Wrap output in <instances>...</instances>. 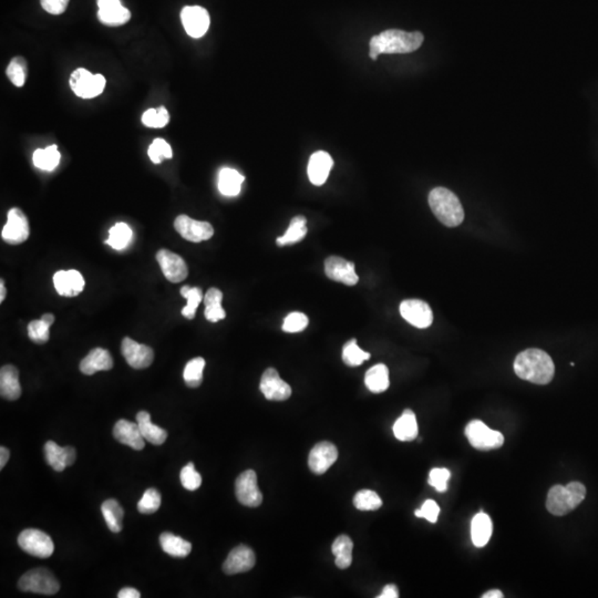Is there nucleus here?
<instances>
[{"instance_id": "25", "label": "nucleus", "mask_w": 598, "mask_h": 598, "mask_svg": "<svg viewBox=\"0 0 598 598\" xmlns=\"http://www.w3.org/2000/svg\"><path fill=\"white\" fill-rule=\"evenodd\" d=\"M80 371L83 375L92 376L98 371H108L114 368V359L110 353L103 348H94L88 356L81 360Z\"/></svg>"}, {"instance_id": "33", "label": "nucleus", "mask_w": 598, "mask_h": 598, "mask_svg": "<svg viewBox=\"0 0 598 598\" xmlns=\"http://www.w3.org/2000/svg\"><path fill=\"white\" fill-rule=\"evenodd\" d=\"M223 292L218 288H210L204 297L205 318L211 323H218L227 317V313L222 307Z\"/></svg>"}, {"instance_id": "16", "label": "nucleus", "mask_w": 598, "mask_h": 598, "mask_svg": "<svg viewBox=\"0 0 598 598\" xmlns=\"http://www.w3.org/2000/svg\"><path fill=\"white\" fill-rule=\"evenodd\" d=\"M121 353L129 366L134 369H146L155 360V351L151 347L139 344L129 337L122 340Z\"/></svg>"}, {"instance_id": "19", "label": "nucleus", "mask_w": 598, "mask_h": 598, "mask_svg": "<svg viewBox=\"0 0 598 598\" xmlns=\"http://www.w3.org/2000/svg\"><path fill=\"white\" fill-rule=\"evenodd\" d=\"M97 3L98 18L103 25L119 27L131 19V12L121 5L120 0H97Z\"/></svg>"}, {"instance_id": "52", "label": "nucleus", "mask_w": 598, "mask_h": 598, "mask_svg": "<svg viewBox=\"0 0 598 598\" xmlns=\"http://www.w3.org/2000/svg\"><path fill=\"white\" fill-rule=\"evenodd\" d=\"M70 0H40L42 8L51 15L64 14L68 8Z\"/></svg>"}, {"instance_id": "44", "label": "nucleus", "mask_w": 598, "mask_h": 598, "mask_svg": "<svg viewBox=\"0 0 598 598\" xmlns=\"http://www.w3.org/2000/svg\"><path fill=\"white\" fill-rule=\"evenodd\" d=\"M161 501V494L157 489H148L139 501L138 511L141 514H153L160 509Z\"/></svg>"}, {"instance_id": "3", "label": "nucleus", "mask_w": 598, "mask_h": 598, "mask_svg": "<svg viewBox=\"0 0 598 598\" xmlns=\"http://www.w3.org/2000/svg\"><path fill=\"white\" fill-rule=\"evenodd\" d=\"M429 205L439 221L448 227H459L464 220L460 200L446 188H436L429 194Z\"/></svg>"}, {"instance_id": "34", "label": "nucleus", "mask_w": 598, "mask_h": 598, "mask_svg": "<svg viewBox=\"0 0 598 598\" xmlns=\"http://www.w3.org/2000/svg\"><path fill=\"white\" fill-rule=\"evenodd\" d=\"M353 543L351 538L347 535H340L334 540L331 546V552L336 556L337 568L340 570H346L353 563Z\"/></svg>"}, {"instance_id": "38", "label": "nucleus", "mask_w": 598, "mask_h": 598, "mask_svg": "<svg viewBox=\"0 0 598 598\" xmlns=\"http://www.w3.org/2000/svg\"><path fill=\"white\" fill-rule=\"evenodd\" d=\"M205 368V360L202 357L192 359L188 361L184 368L183 372V378H184L186 386L190 388H197L201 386L203 381V371Z\"/></svg>"}, {"instance_id": "2", "label": "nucleus", "mask_w": 598, "mask_h": 598, "mask_svg": "<svg viewBox=\"0 0 598 598\" xmlns=\"http://www.w3.org/2000/svg\"><path fill=\"white\" fill-rule=\"evenodd\" d=\"M514 371L523 380L547 385L554 378L555 366L549 353L540 349H527L516 357Z\"/></svg>"}, {"instance_id": "45", "label": "nucleus", "mask_w": 598, "mask_h": 598, "mask_svg": "<svg viewBox=\"0 0 598 598\" xmlns=\"http://www.w3.org/2000/svg\"><path fill=\"white\" fill-rule=\"evenodd\" d=\"M168 121H170V114H168L166 107H160V108L157 109H149L142 116V123L148 127L160 129V127H166Z\"/></svg>"}, {"instance_id": "46", "label": "nucleus", "mask_w": 598, "mask_h": 598, "mask_svg": "<svg viewBox=\"0 0 598 598\" xmlns=\"http://www.w3.org/2000/svg\"><path fill=\"white\" fill-rule=\"evenodd\" d=\"M50 326L44 320H33L28 325V336L37 345H44L50 338Z\"/></svg>"}, {"instance_id": "49", "label": "nucleus", "mask_w": 598, "mask_h": 598, "mask_svg": "<svg viewBox=\"0 0 598 598\" xmlns=\"http://www.w3.org/2000/svg\"><path fill=\"white\" fill-rule=\"evenodd\" d=\"M179 479L182 483L183 488L188 491H195L201 486L202 477L199 472L196 471L195 466L192 462L186 464V466L181 470L179 473Z\"/></svg>"}, {"instance_id": "15", "label": "nucleus", "mask_w": 598, "mask_h": 598, "mask_svg": "<svg viewBox=\"0 0 598 598\" xmlns=\"http://www.w3.org/2000/svg\"><path fill=\"white\" fill-rule=\"evenodd\" d=\"M259 389L265 398L270 401H285L292 396V388L285 382L274 368L265 370L261 378Z\"/></svg>"}, {"instance_id": "9", "label": "nucleus", "mask_w": 598, "mask_h": 598, "mask_svg": "<svg viewBox=\"0 0 598 598\" xmlns=\"http://www.w3.org/2000/svg\"><path fill=\"white\" fill-rule=\"evenodd\" d=\"M8 220L3 227L1 238L9 245H19L26 242L30 234V227L27 216L20 209L9 210Z\"/></svg>"}, {"instance_id": "14", "label": "nucleus", "mask_w": 598, "mask_h": 598, "mask_svg": "<svg viewBox=\"0 0 598 598\" xmlns=\"http://www.w3.org/2000/svg\"><path fill=\"white\" fill-rule=\"evenodd\" d=\"M157 261L168 281L177 284L188 277V265L177 254L168 249H160L157 253Z\"/></svg>"}, {"instance_id": "20", "label": "nucleus", "mask_w": 598, "mask_h": 598, "mask_svg": "<svg viewBox=\"0 0 598 598\" xmlns=\"http://www.w3.org/2000/svg\"><path fill=\"white\" fill-rule=\"evenodd\" d=\"M255 563H256V559L253 549L246 545H238L231 551L224 562L223 571L227 575L246 573L251 571L255 566Z\"/></svg>"}, {"instance_id": "4", "label": "nucleus", "mask_w": 598, "mask_h": 598, "mask_svg": "<svg viewBox=\"0 0 598 598\" xmlns=\"http://www.w3.org/2000/svg\"><path fill=\"white\" fill-rule=\"evenodd\" d=\"M585 496L586 488L582 483L571 482L566 486L554 485L547 493L546 509L553 516H566L584 501Z\"/></svg>"}, {"instance_id": "54", "label": "nucleus", "mask_w": 598, "mask_h": 598, "mask_svg": "<svg viewBox=\"0 0 598 598\" xmlns=\"http://www.w3.org/2000/svg\"><path fill=\"white\" fill-rule=\"evenodd\" d=\"M119 598H139L141 597L140 592L132 588H124L118 594Z\"/></svg>"}, {"instance_id": "6", "label": "nucleus", "mask_w": 598, "mask_h": 598, "mask_svg": "<svg viewBox=\"0 0 598 598\" xmlns=\"http://www.w3.org/2000/svg\"><path fill=\"white\" fill-rule=\"evenodd\" d=\"M466 436L472 447L480 451L499 449L504 443V437L501 432L492 430L480 420H473L466 425Z\"/></svg>"}, {"instance_id": "51", "label": "nucleus", "mask_w": 598, "mask_h": 598, "mask_svg": "<svg viewBox=\"0 0 598 598\" xmlns=\"http://www.w3.org/2000/svg\"><path fill=\"white\" fill-rule=\"evenodd\" d=\"M439 514H440V507L437 504V502L433 501V500H427L422 504L421 509L414 512V516L416 518H425L430 523H436L438 521Z\"/></svg>"}, {"instance_id": "37", "label": "nucleus", "mask_w": 598, "mask_h": 598, "mask_svg": "<svg viewBox=\"0 0 598 598\" xmlns=\"http://www.w3.org/2000/svg\"><path fill=\"white\" fill-rule=\"evenodd\" d=\"M60 157L58 146L53 144V146H47L46 149L36 150L33 155V164L40 170L53 171L59 166Z\"/></svg>"}, {"instance_id": "24", "label": "nucleus", "mask_w": 598, "mask_h": 598, "mask_svg": "<svg viewBox=\"0 0 598 598\" xmlns=\"http://www.w3.org/2000/svg\"><path fill=\"white\" fill-rule=\"evenodd\" d=\"M114 437L116 441L138 451L146 447V440L141 434L138 423L127 420L122 419L116 422L114 428Z\"/></svg>"}, {"instance_id": "32", "label": "nucleus", "mask_w": 598, "mask_h": 598, "mask_svg": "<svg viewBox=\"0 0 598 598\" xmlns=\"http://www.w3.org/2000/svg\"><path fill=\"white\" fill-rule=\"evenodd\" d=\"M160 544L161 547H162L163 551L166 552V554L173 557H179V559L188 556L192 551V544L190 542L170 532H164L161 534Z\"/></svg>"}, {"instance_id": "42", "label": "nucleus", "mask_w": 598, "mask_h": 598, "mask_svg": "<svg viewBox=\"0 0 598 598\" xmlns=\"http://www.w3.org/2000/svg\"><path fill=\"white\" fill-rule=\"evenodd\" d=\"M6 75L14 86L18 88L25 86L26 79H27V62L25 59L22 57H15L11 59L6 70Z\"/></svg>"}, {"instance_id": "43", "label": "nucleus", "mask_w": 598, "mask_h": 598, "mask_svg": "<svg viewBox=\"0 0 598 598\" xmlns=\"http://www.w3.org/2000/svg\"><path fill=\"white\" fill-rule=\"evenodd\" d=\"M353 504L360 511H376L382 507V500L375 491L361 490L353 498Z\"/></svg>"}, {"instance_id": "17", "label": "nucleus", "mask_w": 598, "mask_h": 598, "mask_svg": "<svg viewBox=\"0 0 598 598\" xmlns=\"http://www.w3.org/2000/svg\"><path fill=\"white\" fill-rule=\"evenodd\" d=\"M325 273L331 281L347 286H355L359 281L355 264L340 256H331L326 259Z\"/></svg>"}, {"instance_id": "18", "label": "nucleus", "mask_w": 598, "mask_h": 598, "mask_svg": "<svg viewBox=\"0 0 598 598\" xmlns=\"http://www.w3.org/2000/svg\"><path fill=\"white\" fill-rule=\"evenodd\" d=\"M338 459L335 444L323 441L316 444L309 453L308 466L315 475H324Z\"/></svg>"}, {"instance_id": "50", "label": "nucleus", "mask_w": 598, "mask_h": 598, "mask_svg": "<svg viewBox=\"0 0 598 598\" xmlns=\"http://www.w3.org/2000/svg\"><path fill=\"white\" fill-rule=\"evenodd\" d=\"M451 477V472L443 468H436L430 471L429 475V484L436 489L440 493H443L448 490V481Z\"/></svg>"}, {"instance_id": "1", "label": "nucleus", "mask_w": 598, "mask_h": 598, "mask_svg": "<svg viewBox=\"0 0 598 598\" xmlns=\"http://www.w3.org/2000/svg\"><path fill=\"white\" fill-rule=\"evenodd\" d=\"M425 37L419 31L407 33L399 29H389L377 36L372 37L369 42V57L377 60L382 53H410L421 47Z\"/></svg>"}, {"instance_id": "39", "label": "nucleus", "mask_w": 598, "mask_h": 598, "mask_svg": "<svg viewBox=\"0 0 598 598\" xmlns=\"http://www.w3.org/2000/svg\"><path fill=\"white\" fill-rule=\"evenodd\" d=\"M109 234L110 235L108 240H105V244H108L116 251L127 247L132 238V231L125 223H116L114 227H111Z\"/></svg>"}, {"instance_id": "30", "label": "nucleus", "mask_w": 598, "mask_h": 598, "mask_svg": "<svg viewBox=\"0 0 598 598\" xmlns=\"http://www.w3.org/2000/svg\"><path fill=\"white\" fill-rule=\"evenodd\" d=\"M244 179L245 177L234 168H222L218 174V190L225 196L238 195Z\"/></svg>"}, {"instance_id": "21", "label": "nucleus", "mask_w": 598, "mask_h": 598, "mask_svg": "<svg viewBox=\"0 0 598 598\" xmlns=\"http://www.w3.org/2000/svg\"><path fill=\"white\" fill-rule=\"evenodd\" d=\"M53 284L59 295L76 297L82 292L86 281L78 270H59L53 276Z\"/></svg>"}, {"instance_id": "40", "label": "nucleus", "mask_w": 598, "mask_h": 598, "mask_svg": "<svg viewBox=\"0 0 598 598\" xmlns=\"http://www.w3.org/2000/svg\"><path fill=\"white\" fill-rule=\"evenodd\" d=\"M181 295L188 301L186 306L182 309V315L186 319H194L196 310L203 299V292L199 287L183 286L181 288Z\"/></svg>"}, {"instance_id": "35", "label": "nucleus", "mask_w": 598, "mask_h": 598, "mask_svg": "<svg viewBox=\"0 0 598 598\" xmlns=\"http://www.w3.org/2000/svg\"><path fill=\"white\" fill-rule=\"evenodd\" d=\"M307 220L305 216H298L290 221V227L283 236H279L276 240L277 245L286 246L292 245L296 243L301 242L307 235Z\"/></svg>"}, {"instance_id": "12", "label": "nucleus", "mask_w": 598, "mask_h": 598, "mask_svg": "<svg viewBox=\"0 0 598 598\" xmlns=\"http://www.w3.org/2000/svg\"><path fill=\"white\" fill-rule=\"evenodd\" d=\"M181 20L185 31L192 38H201L210 28V15L200 6L184 7L181 11Z\"/></svg>"}, {"instance_id": "28", "label": "nucleus", "mask_w": 598, "mask_h": 598, "mask_svg": "<svg viewBox=\"0 0 598 598\" xmlns=\"http://www.w3.org/2000/svg\"><path fill=\"white\" fill-rule=\"evenodd\" d=\"M394 433L399 441L409 442L416 440L418 437V423L414 411L410 409L403 411L399 419L394 422Z\"/></svg>"}, {"instance_id": "31", "label": "nucleus", "mask_w": 598, "mask_h": 598, "mask_svg": "<svg viewBox=\"0 0 598 598\" xmlns=\"http://www.w3.org/2000/svg\"><path fill=\"white\" fill-rule=\"evenodd\" d=\"M364 383H366L367 388L369 389L370 392H373V394H381V392H386L390 386L388 367L383 364H378L371 367L366 372Z\"/></svg>"}, {"instance_id": "7", "label": "nucleus", "mask_w": 598, "mask_h": 598, "mask_svg": "<svg viewBox=\"0 0 598 598\" xmlns=\"http://www.w3.org/2000/svg\"><path fill=\"white\" fill-rule=\"evenodd\" d=\"M69 83L77 97L92 99L103 94L105 88V78L100 73L94 75L85 68H79L72 72Z\"/></svg>"}, {"instance_id": "58", "label": "nucleus", "mask_w": 598, "mask_h": 598, "mask_svg": "<svg viewBox=\"0 0 598 598\" xmlns=\"http://www.w3.org/2000/svg\"><path fill=\"white\" fill-rule=\"evenodd\" d=\"M42 319L44 320L46 323L49 324V325H53L55 323V316L53 314H44Z\"/></svg>"}, {"instance_id": "53", "label": "nucleus", "mask_w": 598, "mask_h": 598, "mask_svg": "<svg viewBox=\"0 0 598 598\" xmlns=\"http://www.w3.org/2000/svg\"><path fill=\"white\" fill-rule=\"evenodd\" d=\"M398 597H399V590H398L397 586L394 584L386 585V586L383 588L382 592H381L380 595L378 596V598Z\"/></svg>"}, {"instance_id": "5", "label": "nucleus", "mask_w": 598, "mask_h": 598, "mask_svg": "<svg viewBox=\"0 0 598 598\" xmlns=\"http://www.w3.org/2000/svg\"><path fill=\"white\" fill-rule=\"evenodd\" d=\"M18 588L22 592L55 595L60 590V584L55 575L48 571L47 568H39L22 575L18 583Z\"/></svg>"}, {"instance_id": "27", "label": "nucleus", "mask_w": 598, "mask_h": 598, "mask_svg": "<svg viewBox=\"0 0 598 598\" xmlns=\"http://www.w3.org/2000/svg\"><path fill=\"white\" fill-rule=\"evenodd\" d=\"M137 423H138L141 434L146 441L155 444V446H161L166 442L168 432L162 428L152 423L151 416H150L149 412L140 411L137 414Z\"/></svg>"}, {"instance_id": "22", "label": "nucleus", "mask_w": 598, "mask_h": 598, "mask_svg": "<svg viewBox=\"0 0 598 598\" xmlns=\"http://www.w3.org/2000/svg\"><path fill=\"white\" fill-rule=\"evenodd\" d=\"M44 451L47 464L57 472L64 471L67 466L75 464L77 459L75 448H61L53 441L44 444Z\"/></svg>"}, {"instance_id": "56", "label": "nucleus", "mask_w": 598, "mask_h": 598, "mask_svg": "<svg viewBox=\"0 0 598 598\" xmlns=\"http://www.w3.org/2000/svg\"><path fill=\"white\" fill-rule=\"evenodd\" d=\"M482 598H503V594H502L501 590H492L486 592V593L482 596Z\"/></svg>"}, {"instance_id": "23", "label": "nucleus", "mask_w": 598, "mask_h": 598, "mask_svg": "<svg viewBox=\"0 0 598 598\" xmlns=\"http://www.w3.org/2000/svg\"><path fill=\"white\" fill-rule=\"evenodd\" d=\"M333 166H334V161L329 153L325 151L315 152L309 159L308 168H307L310 182L316 186L325 184Z\"/></svg>"}, {"instance_id": "48", "label": "nucleus", "mask_w": 598, "mask_h": 598, "mask_svg": "<svg viewBox=\"0 0 598 598\" xmlns=\"http://www.w3.org/2000/svg\"><path fill=\"white\" fill-rule=\"evenodd\" d=\"M308 323V317H307L306 315L303 314V313H290L285 318L284 324H283V331L285 333H290V334L301 333V331H305L307 328Z\"/></svg>"}, {"instance_id": "55", "label": "nucleus", "mask_w": 598, "mask_h": 598, "mask_svg": "<svg viewBox=\"0 0 598 598\" xmlns=\"http://www.w3.org/2000/svg\"><path fill=\"white\" fill-rule=\"evenodd\" d=\"M9 457H10L9 450L5 447L0 448V469L5 468L6 464L8 462Z\"/></svg>"}, {"instance_id": "41", "label": "nucleus", "mask_w": 598, "mask_h": 598, "mask_svg": "<svg viewBox=\"0 0 598 598\" xmlns=\"http://www.w3.org/2000/svg\"><path fill=\"white\" fill-rule=\"evenodd\" d=\"M342 360L347 366L358 367L364 364V361L370 359V353L362 351L357 345L356 340H351L346 342L342 348Z\"/></svg>"}, {"instance_id": "36", "label": "nucleus", "mask_w": 598, "mask_h": 598, "mask_svg": "<svg viewBox=\"0 0 598 598\" xmlns=\"http://www.w3.org/2000/svg\"><path fill=\"white\" fill-rule=\"evenodd\" d=\"M101 512L111 532H121L124 511L119 502L114 499L107 500L101 505Z\"/></svg>"}, {"instance_id": "10", "label": "nucleus", "mask_w": 598, "mask_h": 598, "mask_svg": "<svg viewBox=\"0 0 598 598\" xmlns=\"http://www.w3.org/2000/svg\"><path fill=\"white\" fill-rule=\"evenodd\" d=\"M235 494L240 504L257 507L262 504L263 494L257 484L256 472L246 470L235 481Z\"/></svg>"}, {"instance_id": "11", "label": "nucleus", "mask_w": 598, "mask_h": 598, "mask_svg": "<svg viewBox=\"0 0 598 598\" xmlns=\"http://www.w3.org/2000/svg\"><path fill=\"white\" fill-rule=\"evenodd\" d=\"M174 229L184 240L192 243L210 240L214 235L212 224L196 221L188 216H177L174 221Z\"/></svg>"}, {"instance_id": "13", "label": "nucleus", "mask_w": 598, "mask_h": 598, "mask_svg": "<svg viewBox=\"0 0 598 598\" xmlns=\"http://www.w3.org/2000/svg\"><path fill=\"white\" fill-rule=\"evenodd\" d=\"M400 314L403 319L416 328H428L433 323V314L430 306L420 299L403 301L400 305Z\"/></svg>"}, {"instance_id": "47", "label": "nucleus", "mask_w": 598, "mask_h": 598, "mask_svg": "<svg viewBox=\"0 0 598 598\" xmlns=\"http://www.w3.org/2000/svg\"><path fill=\"white\" fill-rule=\"evenodd\" d=\"M150 160L155 164L162 162L164 159H172L173 152L171 146L163 139H155L148 150Z\"/></svg>"}, {"instance_id": "8", "label": "nucleus", "mask_w": 598, "mask_h": 598, "mask_svg": "<svg viewBox=\"0 0 598 598\" xmlns=\"http://www.w3.org/2000/svg\"><path fill=\"white\" fill-rule=\"evenodd\" d=\"M18 544L22 551L38 559H48L55 551V544L51 538L40 529L22 531L18 538Z\"/></svg>"}, {"instance_id": "57", "label": "nucleus", "mask_w": 598, "mask_h": 598, "mask_svg": "<svg viewBox=\"0 0 598 598\" xmlns=\"http://www.w3.org/2000/svg\"><path fill=\"white\" fill-rule=\"evenodd\" d=\"M0 292H1V295H0V303H3V301H5L6 294H7V292H6V287L5 283H3V279H1V281H0Z\"/></svg>"}, {"instance_id": "26", "label": "nucleus", "mask_w": 598, "mask_h": 598, "mask_svg": "<svg viewBox=\"0 0 598 598\" xmlns=\"http://www.w3.org/2000/svg\"><path fill=\"white\" fill-rule=\"evenodd\" d=\"M0 394L3 399H19L21 396V386L19 382V371L12 364H6L0 370Z\"/></svg>"}, {"instance_id": "29", "label": "nucleus", "mask_w": 598, "mask_h": 598, "mask_svg": "<svg viewBox=\"0 0 598 598\" xmlns=\"http://www.w3.org/2000/svg\"><path fill=\"white\" fill-rule=\"evenodd\" d=\"M492 521L486 513L480 512L473 518L471 523L472 542L477 547H484L492 535Z\"/></svg>"}]
</instances>
